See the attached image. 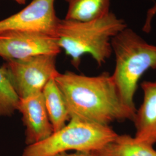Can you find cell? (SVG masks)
<instances>
[{"instance_id": "obj_15", "label": "cell", "mask_w": 156, "mask_h": 156, "mask_svg": "<svg viewBox=\"0 0 156 156\" xmlns=\"http://www.w3.org/2000/svg\"><path fill=\"white\" fill-rule=\"evenodd\" d=\"M91 153L93 156H116L109 149L108 145L106 147L101 150L93 151Z\"/></svg>"}, {"instance_id": "obj_7", "label": "cell", "mask_w": 156, "mask_h": 156, "mask_svg": "<svg viewBox=\"0 0 156 156\" xmlns=\"http://www.w3.org/2000/svg\"><path fill=\"white\" fill-rule=\"evenodd\" d=\"M60 51L57 38L45 34L13 31L0 34V57L6 62L40 55L57 56Z\"/></svg>"}, {"instance_id": "obj_12", "label": "cell", "mask_w": 156, "mask_h": 156, "mask_svg": "<svg viewBox=\"0 0 156 156\" xmlns=\"http://www.w3.org/2000/svg\"><path fill=\"white\" fill-rule=\"evenodd\" d=\"M108 146L116 156H156L153 145L138 142L128 134H118Z\"/></svg>"}, {"instance_id": "obj_14", "label": "cell", "mask_w": 156, "mask_h": 156, "mask_svg": "<svg viewBox=\"0 0 156 156\" xmlns=\"http://www.w3.org/2000/svg\"><path fill=\"white\" fill-rule=\"evenodd\" d=\"M156 16V3L146 12L144 24L142 30L145 33H149L152 28V23L154 18Z\"/></svg>"}, {"instance_id": "obj_2", "label": "cell", "mask_w": 156, "mask_h": 156, "mask_svg": "<svg viewBox=\"0 0 156 156\" xmlns=\"http://www.w3.org/2000/svg\"><path fill=\"white\" fill-rule=\"evenodd\" d=\"M127 27L125 20L110 12L100 18L86 22L60 19L56 37L60 48L71 58L78 68L81 58L90 55L98 66L106 62L112 55V38Z\"/></svg>"}, {"instance_id": "obj_11", "label": "cell", "mask_w": 156, "mask_h": 156, "mask_svg": "<svg viewBox=\"0 0 156 156\" xmlns=\"http://www.w3.org/2000/svg\"><path fill=\"white\" fill-rule=\"evenodd\" d=\"M68 5L67 20L81 22L100 18L109 13L112 0H64Z\"/></svg>"}, {"instance_id": "obj_9", "label": "cell", "mask_w": 156, "mask_h": 156, "mask_svg": "<svg viewBox=\"0 0 156 156\" xmlns=\"http://www.w3.org/2000/svg\"><path fill=\"white\" fill-rule=\"evenodd\" d=\"M140 86L144 99L133 119L136 129L134 138L153 145L156 143V81H144Z\"/></svg>"}, {"instance_id": "obj_5", "label": "cell", "mask_w": 156, "mask_h": 156, "mask_svg": "<svg viewBox=\"0 0 156 156\" xmlns=\"http://www.w3.org/2000/svg\"><path fill=\"white\" fill-rule=\"evenodd\" d=\"M56 57L40 55L6 61L2 65L19 99L41 93L50 79L58 75Z\"/></svg>"}, {"instance_id": "obj_16", "label": "cell", "mask_w": 156, "mask_h": 156, "mask_svg": "<svg viewBox=\"0 0 156 156\" xmlns=\"http://www.w3.org/2000/svg\"><path fill=\"white\" fill-rule=\"evenodd\" d=\"M54 156H93L92 153H84V152H79L75 151L74 153H62L60 154H57Z\"/></svg>"}, {"instance_id": "obj_17", "label": "cell", "mask_w": 156, "mask_h": 156, "mask_svg": "<svg viewBox=\"0 0 156 156\" xmlns=\"http://www.w3.org/2000/svg\"><path fill=\"white\" fill-rule=\"evenodd\" d=\"M14 1L19 5H24L26 2V0H14Z\"/></svg>"}, {"instance_id": "obj_4", "label": "cell", "mask_w": 156, "mask_h": 156, "mask_svg": "<svg viewBox=\"0 0 156 156\" xmlns=\"http://www.w3.org/2000/svg\"><path fill=\"white\" fill-rule=\"evenodd\" d=\"M117 135L110 126L71 119L46 139L27 146L22 156H54L69 151L91 153L104 148Z\"/></svg>"}, {"instance_id": "obj_13", "label": "cell", "mask_w": 156, "mask_h": 156, "mask_svg": "<svg viewBox=\"0 0 156 156\" xmlns=\"http://www.w3.org/2000/svg\"><path fill=\"white\" fill-rule=\"evenodd\" d=\"M19 98L3 66L0 67V117L12 116L17 111Z\"/></svg>"}, {"instance_id": "obj_6", "label": "cell", "mask_w": 156, "mask_h": 156, "mask_svg": "<svg viewBox=\"0 0 156 156\" xmlns=\"http://www.w3.org/2000/svg\"><path fill=\"white\" fill-rule=\"evenodd\" d=\"M55 1L32 0L22 10L0 20V34L13 31L34 32L56 37L60 19L56 15Z\"/></svg>"}, {"instance_id": "obj_3", "label": "cell", "mask_w": 156, "mask_h": 156, "mask_svg": "<svg viewBox=\"0 0 156 156\" xmlns=\"http://www.w3.org/2000/svg\"><path fill=\"white\" fill-rule=\"evenodd\" d=\"M115 67L112 77L123 104L136 112L134 98L140 79L156 69V45L148 43L128 26L112 39Z\"/></svg>"}, {"instance_id": "obj_1", "label": "cell", "mask_w": 156, "mask_h": 156, "mask_svg": "<svg viewBox=\"0 0 156 156\" xmlns=\"http://www.w3.org/2000/svg\"><path fill=\"white\" fill-rule=\"evenodd\" d=\"M55 80L64 98L70 119L106 126L116 121H133L135 113L123 104L109 73L89 76L66 71L59 73Z\"/></svg>"}, {"instance_id": "obj_18", "label": "cell", "mask_w": 156, "mask_h": 156, "mask_svg": "<svg viewBox=\"0 0 156 156\" xmlns=\"http://www.w3.org/2000/svg\"><path fill=\"white\" fill-rule=\"evenodd\" d=\"M146 1H152V0H146Z\"/></svg>"}, {"instance_id": "obj_8", "label": "cell", "mask_w": 156, "mask_h": 156, "mask_svg": "<svg viewBox=\"0 0 156 156\" xmlns=\"http://www.w3.org/2000/svg\"><path fill=\"white\" fill-rule=\"evenodd\" d=\"M17 111L22 115L27 146L39 142L53 133L42 93L19 99Z\"/></svg>"}, {"instance_id": "obj_10", "label": "cell", "mask_w": 156, "mask_h": 156, "mask_svg": "<svg viewBox=\"0 0 156 156\" xmlns=\"http://www.w3.org/2000/svg\"><path fill=\"white\" fill-rule=\"evenodd\" d=\"M45 107L53 129V133L64 127L70 120L67 105L55 78L46 84L42 92Z\"/></svg>"}]
</instances>
